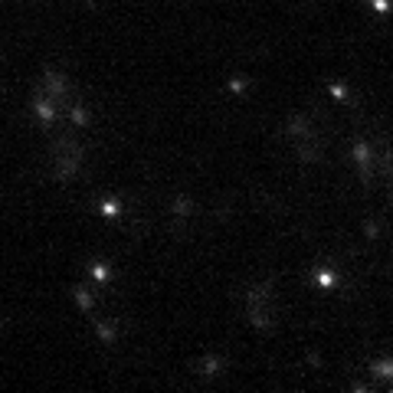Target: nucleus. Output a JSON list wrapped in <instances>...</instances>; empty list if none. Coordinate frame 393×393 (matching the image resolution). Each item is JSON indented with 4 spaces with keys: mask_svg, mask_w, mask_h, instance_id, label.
<instances>
[{
    "mask_svg": "<svg viewBox=\"0 0 393 393\" xmlns=\"http://www.w3.org/2000/svg\"><path fill=\"white\" fill-rule=\"evenodd\" d=\"M314 279H318V285H324V289H331V285L338 282V275L331 272V269H318V272H314Z\"/></svg>",
    "mask_w": 393,
    "mask_h": 393,
    "instance_id": "1a4fd4ad",
    "label": "nucleus"
},
{
    "mask_svg": "<svg viewBox=\"0 0 393 393\" xmlns=\"http://www.w3.org/2000/svg\"><path fill=\"white\" fill-rule=\"evenodd\" d=\"M308 131H311V125H308L305 115H292L289 118V134L292 138H308Z\"/></svg>",
    "mask_w": 393,
    "mask_h": 393,
    "instance_id": "7ed1b4c3",
    "label": "nucleus"
},
{
    "mask_svg": "<svg viewBox=\"0 0 393 393\" xmlns=\"http://www.w3.org/2000/svg\"><path fill=\"white\" fill-rule=\"evenodd\" d=\"M387 167H390V174H393V154H390V157H387Z\"/></svg>",
    "mask_w": 393,
    "mask_h": 393,
    "instance_id": "6ab92c4d",
    "label": "nucleus"
},
{
    "mask_svg": "<svg viewBox=\"0 0 393 393\" xmlns=\"http://www.w3.org/2000/svg\"><path fill=\"white\" fill-rule=\"evenodd\" d=\"M370 7H374V13H387L390 10V0H370Z\"/></svg>",
    "mask_w": 393,
    "mask_h": 393,
    "instance_id": "dca6fc26",
    "label": "nucleus"
},
{
    "mask_svg": "<svg viewBox=\"0 0 393 393\" xmlns=\"http://www.w3.org/2000/svg\"><path fill=\"white\" fill-rule=\"evenodd\" d=\"M76 167H79V157H72V154H56V177H59V181L72 177V174H76Z\"/></svg>",
    "mask_w": 393,
    "mask_h": 393,
    "instance_id": "f257e3e1",
    "label": "nucleus"
},
{
    "mask_svg": "<svg viewBox=\"0 0 393 393\" xmlns=\"http://www.w3.org/2000/svg\"><path fill=\"white\" fill-rule=\"evenodd\" d=\"M364 233H367V236H370V239H374V236H377V233H380V229H377V223H367V226H364Z\"/></svg>",
    "mask_w": 393,
    "mask_h": 393,
    "instance_id": "a211bd4d",
    "label": "nucleus"
},
{
    "mask_svg": "<svg viewBox=\"0 0 393 393\" xmlns=\"http://www.w3.org/2000/svg\"><path fill=\"white\" fill-rule=\"evenodd\" d=\"M89 275H92L95 282H105V279H108V269L105 266H89Z\"/></svg>",
    "mask_w": 393,
    "mask_h": 393,
    "instance_id": "4468645a",
    "label": "nucleus"
},
{
    "mask_svg": "<svg viewBox=\"0 0 393 393\" xmlns=\"http://www.w3.org/2000/svg\"><path fill=\"white\" fill-rule=\"evenodd\" d=\"M370 374L374 377H384V380H393V361H374L370 364Z\"/></svg>",
    "mask_w": 393,
    "mask_h": 393,
    "instance_id": "39448f33",
    "label": "nucleus"
},
{
    "mask_svg": "<svg viewBox=\"0 0 393 393\" xmlns=\"http://www.w3.org/2000/svg\"><path fill=\"white\" fill-rule=\"evenodd\" d=\"M328 92L334 95V98H347V95H351V92H347L344 86H328Z\"/></svg>",
    "mask_w": 393,
    "mask_h": 393,
    "instance_id": "f3484780",
    "label": "nucleus"
},
{
    "mask_svg": "<svg viewBox=\"0 0 393 393\" xmlns=\"http://www.w3.org/2000/svg\"><path fill=\"white\" fill-rule=\"evenodd\" d=\"M220 370H223V361H220V357H206V361H200V374H203V377L220 374Z\"/></svg>",
    "mask_w": 393,
    "mask_h": 393,
    "instance_id": "0eeeda50",
    "label": "nucleus"
},
{
    "mask_svg": "<svg viewBox=\"0 0 393 393\" xmlns=\"http://www.w3.org/2000/svg\"><path fill=\"white\" fill-rule=\"evenodd\" d=\"M72 298H76V305L82 308V311H92V305H95V298L89 295L86 289H72Z\"/></svg>",
    "mask_w": 393,
    "mask_h": 393,
    "instance_id": "423d86ee",
    "label": "nucleus"
},
{
    "mask_svg": "<svg viewBox=\"0 0 393 393\" xmlns=\"http://www.w3.org/2000/svg\"><path fill=\"white\" fill-rule=\"evenodd\" d=\"M246 89H249V82H243V79H233L229 82V92H236V95H243Z\"/></svg>",
    "mask_w": 393,
    "mask_h": 393,
    "instance_id": "2eb2a0df",
    "label": "nucleus"
},
{
    "mask_svg": "<svg viewBox=\"0 0 393 393\" xmlns=\"http://www.w3.org/2000/svg\"><path fill=\"white\" fill-rule=\"evenodd\" d=\"M354 161H357L361 167H370V148L367 144H361V141L354 144Z\"/></svg>",
    "mask_w": 393,
    "mask_h": 393,
    "instance_id": "6e6552de",
    "label": "nucleus"
},
{
    "mask_svg": "<svg viewBox=\"0 0 393 393\" xmlns=\"http://www.w3.org/2000/svg\"><path fill=\"white\" fill-rule=\"evenodd\" d=\"M69 121H72V125H79V128H82V125H89L86 108H79V105H76V108H69Z\"/></svg>",
    "mask_w": 393,
    "mask_h": 393,
    "instance_id": "9b49d317",
    "label": "nucleus"
},
{
    "mask_svg": "<svg viewBox=\"0 0 393 393\" xmlns=\"http://www.w3.org/2000/svg\"><path fill=\"white\" fill-rule=\"evenodd\" d=\"M53 154H72V157H79V161H82V144L72 141V138H63V141H56Z\"/></svg>",
    "mask_w": 393,
    "mask_h": 393,
    "instance_id": "20e7f679",
    "label": "nucleus"
},
{
    "mask_svg": "<svg viewBox=\"0 0 393 393\" xmlns=\"http://www.w3.org/2000/svg\"><path fill=\"white\" fill-rule=\"evenodd\" d=\"M33 111L39 115V121H46V125L53 121V115H56V111H53V105H49L46 92H39V95H36V102H33Z\"/></svg>",
    "mask_w": 393,
    "mask_h": 393,
    "instance_id": "f03ea898",
    "label": "nucleus"
},
{
    "mask_svg": "<svg viewBox=\"0 0 393 393\" xmlns=\"http://www.w3.org/2000/svg\"><path fill=\"white\" fill-rule=\"evenodd\" d=\"M102 213L108 216V220H115L118 213H121V203H118V200H105V203H102Z\"/></svg>",
    "mask_w": 393,
    "mask_h": 393,
    "instance_id": "f8f14e48",
    "label": "nucleus"
},
{
    "mask_svg": "<svg viewBox=\"0 0 393 393\" xmlns=\"http://www.w3.org/2000/svg\"><path fill=\"white\" fill-rule=\"evenodd\" d=\"M95 331H98V338H102V341H115L118 338V331L111 328V324H98Z\"/></svg>",
    "mask_w": 393,
    "mask_h": 393,
    "instance_id": "ddd939ff",
    "label": "nucleus"
},
{
    "mask_svg": "<svg viewBox=\"0 0 393 393\" xmlns=\"http://www.w3.org/2000/svg\"><path fill=\"white\" fill-rule=\"evenodd\" d=\"M190 210H194V203H190V196H177V200H174V213H177V216H187Z\"/></svg>",
    "mask_w": 393,
    "mask_h": 393,
    "instance_id": "9d476101",
    "label": "nucleus"
}]
</instances>
